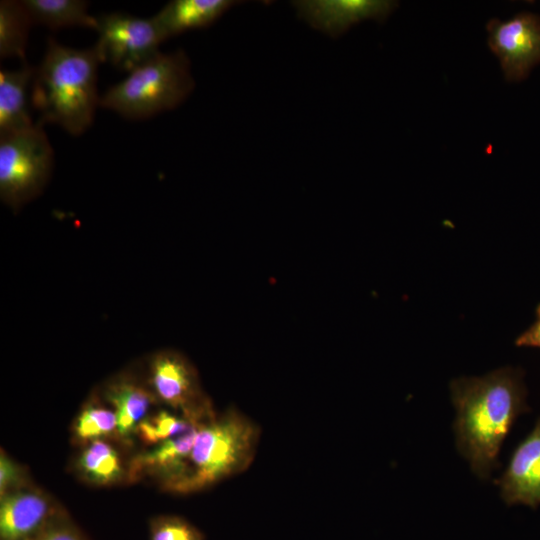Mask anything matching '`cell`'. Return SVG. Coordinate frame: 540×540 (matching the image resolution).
Listing matches in <instances>:
<instances>
[{"instance_id":"obj_1","label":"cell","mask_w":540,"mask_h":540,"mask_svg":"<svg viewBox=\"0 0 540 540\" xmlns=\"http://www.w3.org/2000/svg\"><path fill=\"white\" fill-rule=\"evenodd\" d=\"M456 409L454 431L459 452L481 479L499 466L501 446L516 418L528 411L519 370L505 367L481 377L450 383Z\"/></svg>"},{"instance_id":"obj_2","label":"cell","mask_w":540,"mask_h":540,"mask_svg":"<svg viewBox=\"0 0 540 540\" xmlns=\"http://www.w3.org/2000/svg\"><path fill=\"white\" fill-rule=\"evenodd\" d=\"M101 62L95 45L79 50L49 39L33 77L31 102L40 114L38 122L57 124L74 136L84 133L100 105L97 70Z\"/></svg>"},{"instance_id":"obj_3","label":"cell","mask_w":540,"mask_h":540,"mask_svg":"<svg viewBox=\"0 0 540 540\" xmlns=\"http://www.w3.org/2000/svg\"><path fill=\"white\" fill-rule=\"evenodd\" d=\"M259 439L258 425L234 408L202 421L188 472L172 492H198L245 471L254 460Z\"/></svg>"},{"instance_id":"obj_4","label":"cell","mask_w":540,"mask_h":540,"mask_svg":"<svg viewBox=\"0 0 540 540\" xmlns=\"http://www.w3.org/2000/svg\"><path fill=\"white\" fill-rule=\"evenodd\" d=\"M194 86L184 51L159 52L110 87L100 98L99 106L130 119L148 118L180 105Z\"/></svg>"},{"instance_id":"obj_5","label":"cell","mask_w":540,"mask_h":540,"mask_svg":"<svg viewBox=\"0 0 540 540\" xmlns=\"http://www.w3.org/2000/svg\"><path fill=\"white\" fill-rule=\"evenodd\" d=\"M53 166V149L37 122L33 127L0 136V195L18 208L38 195Z\"/></svg>"},{"instance_id":"obj_6","label":"cell","mask_w":540,"mask_h":540,"mask_svg":"<svg viewBox=\"0 0 540 540\" xmlns=\"http://www.w3.org/2000/svg\"><path fill=\"white\" fill-rule=\"evenodd\" d=\"M98 18V41L95 43L103 62L131 72L155 57L166 40L156 19L139 18L123 12L103 14Z\"/></svg>"},{"instance_id":"obj_7","label":"cell","mask_w":540,"mask_h":540,"mask_svg":"<svg viewBox=\"0 0 540 540\" xmlns=\"http://www.w3.org/2000/svg\"><path fill=\"white\" fill-rule=\"evenodd\" d=\"M150 382L155 397L180 415L198 423L215 415L196 369L182 354L157 353L150 364Z\"/></svg>"},{"instance_id":"obj_8","label":"cell","mask_w":540,"mask_h":540,"mask_svg":"<svg viewBox=\"0 0 540 540\" xmlns=\"http://www.w3.org/2000/svg\"><path fill=\"white\" fill-rule=\"evenodd\" d=\"M486 29L488 46L499 59L505 79L508 82L526 79L540 63V16L520 12L505 21L493 18Z\"/></svg>"},{"instance_id":"obj_9","label":"cell","mask_w":540,"mask_h":540,"mask_svg":"<svg viewBox=\"0 0 540 540\" xmlns=\"http://www.w3.org/2000/svg\"><path fill=\"white\" fill-rule=\"evenodd\" d=\"M292 5L310 26L337 38L363 20L384 21L398 3L387 0H301Z\"/></svg>"},{"instance_id":"obj_10","label":"cell","mask_w":540,"mask_h":540,"mask_svg":"<svg viewBox=\"0 0 540 540\" xmlns=\"http://www.w3.org/2000/svg\"><path fill=\"white\" fill-rule=\"evenodd\" d=\"M507 505L540 504V418L532 432L517 446L503 475L495 482Z\"/></svg>"},{"instance_id":"obj_11","label":"cell","mask_w":540,"mask_h":540,"mask_svg":"<svg viewBox=\"0 0 540 540\" xmlns=\"http://www.w3.org/2000/svg\"><path fill=\"white\" fill-rule=\"evenodd\" d=\"M198 425L199 423L185 433L155 445L151 450L137 454L129 465L130 478L140 475L154 476L160 479L166 490L172 492L188 472Z\"/></svg>"},{"instance_id":"obj_12","label":"cell","mask_w":540,"mask_h":540,"mask_svg":"<svg viewBox=\"0 0 540 540\" xmlns=\"http://www.w3.org/2000/svg\"><path fill=\"white\" fill-rule=\"evenodd\" d=\"M52 503L44 493L23 487L0 497V539L31 540L52 518Z\"/></svg>"},{"instance_id":"obj_13","label":"cell","mask_w":540,"mask_h":540,"mask_svg":"<svg viewBox=\"0 0 540 540\" xmlns=\"http://www.w3.org/2000/svg\"><path fill=\"white\" fill-rule=\"evenodd\" d=\"M238 3L233 0H173L154 18L167 39L187 30L210 26Z\"/></svg>"},{"instance_id":"obj_14","label":"cell","mask_w":540,"mask_h":540,"mask_svg":"<svg viewBox=\"0 0 540 540\" xmlns=\"http://www.w3.org/2000/svg\"><path fill=\"white\" fill-rule=\"evenodd\" d=\"M35 69L24 62L19 69L0 70V136L21 132L35 125L27 107V87Z\"/></svg>"},{"instance_id":"obj_15","label":"cell","mask_w":540,"mask_h":540,"mask_svg":"<svg viewBox=\"0 0 540 540\" xmlns=\"http://www.w3.org/2000/svg\"><path fill=\"white\" fill-rule=\"evenodd\" d=\"M105 398L116 413L117 436L128 440L136 434L138 424L147 416L155 395L130 379H118L105 390Z\"/></svg>"},{"instance_id":"obj_16","label":"cell","mask_w":540,"mask_h":540,"mask_svg":"<svg viewBox=\"0 0 540 540\" xmlns=\"http://www.w3.org/2000/svg\"><path fill=\"white\" fill-rule=\"evenodd\" d=\"M33 24L51 29L87 27L97 30L98 18L88 13V2L81 0H22Z\"/></svg>"},{"instance_id":"obj_17","label":"cell","mask_w":540,"mask_h":540,"mask_svg":"<svg viewBox=\"0 0 540 540\" xmlns=\"http://www.w3.org/2000/svg\"><path fill=\"white\" fill-rule=\"evenodd\" d=\"M78 473L89 483L111 485L124 476V466L117 450L103 439L84 445L76 460Z\"/></svg>"},{"instance_id":"obj_18","label":"cell","mask_w":540,"mask_h":540,"mask_svg":"<svg viewBox=\"0 0 540 540\" xmlns=\"http://www.w3.org/2000/svg\"><path fill=\"white\" fill-rule=\"evenodd\" d=\"M31 18L21 1L0 2V56L18 57L25 62Z\"/></svg>"},{"instance_id":"obj_19","label":"cell","mask_w":540,"mask_h":540,"mask_svg":"<svg viewBox=\"0 0 540 540\" xmlns=\"http://www.w3.org/2000/svg\"><path fill=\"white\" fill-rule=\"evenodd\" d=\"M118 421L113 409L94 403L86 405L76 417L73 426L77 442L87 444L117 434Z\"/></svg>"},{"instance_id":"obj_20","label":"cell","mask_w":540,"mask_h":540,"mask_svg":"<svg viewBox=\"0 0 540 540\" xmlns=\"http://www.w3.org/2000/svg\"><path fill=\"white\" fill-rule=\"evenodd\" d=\"M200 423V422H199ZM194 422L182 415H175L161 410L146 416L137 426L136 434L149 445H158L191 429Z\"/></svg>"},{"instance_id":"obj_21","label":"cell","mask_w":540,"mask_h":540,"mask_svg":"<svg viewBox=\"0 0 540 540\" xmlns=\"http://www.w3.org/2000/svg\"><path fill=\"white\" fill-rule=\"evenodd\" d=\"M151 540H203V536L186 520L175 516H164L152 523Z\"/></svg>"},{"instance_id":"obj_22","label":"cell","mask_w":540,"mask_h":540,"mask_svg":"<svg viewBox=\"0 0 540 540\" xmlns=\"http://www.w3.org/2000/svg\"><path fill=\"white\" fill-rule=\"evenodd\" d=\"M26 474L22 467L5 452L0 455V497L8 492L27 486Z\"/></svg>"},{"instance_id":"obj_23","label":"cell","mask_w":540,"mask_h":540,"mask_svg":"<svg viewBox=\"0 0 540 540\" xmlns=\"http://www.w3.org/2000/svg\"><path fill=\"white\" fill-rule=\"evenodd\" d=\"M31 540H83L68 523L59 519L51 520Z\"/></svg>"},{"instance_id":"obj_24","label":"cell","mask_w":540,"mask_h":540,"mask_svg":"<svg viewBox=\"0 0 540 540\" xmlns=\"http://www.w3.org/2000/svg\"><path fill=\"white\" fill-rule=\"evenodd\" d=\"M515 345L540 348V304L536 308L535 322L516 338Z\"/></svg>"}]
</instances>
